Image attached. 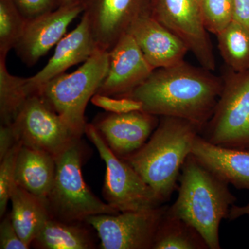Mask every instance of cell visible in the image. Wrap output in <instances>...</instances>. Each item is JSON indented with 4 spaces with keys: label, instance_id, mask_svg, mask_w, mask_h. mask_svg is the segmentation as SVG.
<instances>
[{
    "label": "cell",
    "instance_id": "obj_17",
    "mask_svg": "<svg viewBox=\"0 0 249 249\" xmlns=\"http://www.w3.org/2000/svg\"><path fill=\"white\" fill-rule=\"evenodd\" d=\"M191 155L223 181L249 191V150L219 146L199 134L193 142Z\"/></svg>",
    "mask_w": 249,
    "mask_h": 249
},
{
    "label": "cell",
    "instance_id": "obj_19",
    "mask_svg": "<svg viewBox=\"0 0 249 249\" xmlns=\"http://www.w3.org/2000/svg\"><path fill=\"white\" fill-rule=\"evenodd\" d=\"M11 217L14 227L23 242L29 247L50 219L46 201L24 188L15 187L11 196Z\"/></svg>",
    "mask_w": 249,
    "mask_h": 249
},
{
    "label": "cell",
    "instance_id": "obj_22",
    "mask_svg": "<svg viewBox=\"0 0 249 249\" xmlns=\"http://www.w3.org/2000/svg\"><path fill=\"white\" fill-rule=\"evenodd\" d=\"M218 48L228 68L236 72L249 70V29L233 20L217 36Z\"/></svg>",
    "mask_w": 249,
    "mask_h": 249
},
{
    "label": "cell",
    "instance_id": "obj_12",
    "mask_svg": "<svg viewBox=\"0 0 249 249\" xmlns=\"http://www.w3.org/2000/svg\"><path fill=\"white\" fill-rule=\"evenodd\" d=\"M82 13L83 8L78 1L27 20L14 48L18 57L27 66H34L57 45L66 34L69 26Z\"/></svg>",
    "mask_w": 249,
    "mask_h": 249
},
{
    "label": "cell",
    "instance_id": "obj_30",
    "mask_svg": "<svg viewBox=\"0 0 249 249\" xmlns=\"http://www.w3.org/2000/svg\"><path fill=\"white\" fill-rule=\"evenodd\" d=\"M18 142L11 124H1L0 126V160Z\"/></svg>",
    "mask_w": 249,
    "mask_h": 249
},
{
    "label": "cell",
    "instance_id": "obj_29",
    "mask_svg": "<svg viewBox=\"0 0 249 249\" xmlns=\"http://www.w3.org/2000/svg\"><path fill=\"white\" fill-rule=\"evenodd\" d=\"M0 224V249H28L30 248L18 235L11 220V213L5 214Z\"/></svg>",
    "mask_w": 249,
    "mask_h": 249
},
{
    "label": "cell",
    "instance_id": "obj_11",
    "mask_svg": "<svg viewBox=\"0 0 249 249\" xmlns=\"http://www.w3.org/2000/svg\"><path fill=\"white\" fill-rule=\"evenodd\" d=\"M98 49L109 52L131 24L150 14V0H78Z\"/></svg>",
    "mask_w": 249,
    "mask_h": 249
},
{
    "label": "cell",
    "instance_id": "obj_20",
    "mask_svg": "<svg viewBox=\"0 0 249 249\" xmlns=\"http://www.w3.org/2000/svg\"><path fill=\"white\" fill-rule=\"evenodd\" d=\"M42 249H91V233L80 223H69L50 218L31 244Z\"/></svg>",
    "mask_w": 249,
    "mask_h": 249
},
{
    "label": "cell",
    "instance_id": "obj_8",
    "mask_svg": "<svg viewBox=\"0 0 249 249\" xmlns=\"http://www.w3.org/2000/svg\"><path fill=\"white\" fill-rule=\"evenodd\" d=\"M12 125L18 142L55 158L82 137L38 94L28 98Z\"/></svg>",
    "mask_w": 249,
    "mask_h": 249
},
{
    "label": "cell",
    "instance_id": "obj_27",
    "mask_svg": "<svg viewBox=\"0 0 249 249\" xmlns=\"http://www.w3.org/2000/svg\"><path fill=\"white\" fill-rule=\"evenodd\" d=\"M91 101L94 106L113 114L142 111V103L127 97H115L96 93L91 98Z\"/></svg>",
    "mask_w": 249,
    "mask_h": 249
},
{
    "label": "cell",
    "instance_id": "obj_18",
    "mask_svg": "<svg viewBox=\"0 0 249 249\" xmlns=\"http://www.w3.org/2000/svg\"><path fill=\"white\" fill-rule=\"evenodd\" d=\"M55 170V157L22 144L16 163L17 186L46 201L53 186Z\"/></svg>",
    "mask_w": 249,
    "mask_h": 249
},
{
    "label": "cell",
    "instance_id": "obj_31",
    "mask_svg": "<svg viewBox=\"0 0 249 249\" xmlns=\"http://www.w3.org/2000/svg\"><path fill=\"white\" fill-rule=\"evenodd\" d=\"M235 9L234 20L249 29V0H233Z\"/></svg>",
    "mask_w": 249,
    "mask_h": 249
},
{
    "label": "cell",
    "instance_id": "obj_28",
    "mask_svg": "<svg viewBox=\"0 0 249 249\" xmlns=\"http://www.w3.org/2000/svg\"><path fill=\"white\" fill-rule=\"evenodd\" d=\"M23 17L27 20L34 19L58 9L62 0H14Z\"/></svg>",
    "mask_w": 249,
    "mask_h": 249
},
{
    "label": "cell",
    "instance_id": "obj_21",
    "mask_svg": "<svg viewBox=\"0 0 249 249\" xmlns=\"http://www.w3.org/2000/svg\"><path fill=\"white\" fill-rule=\"evenodd\" d=\"M168 210V209H167ZM152 249H209L194 227L165 213L156 234Z\"/></svg>",
    "mask_w": 249,
    "mask_h": 249
},
{
    "label": "cell",
    "instance_id": "obj_5",
    "mask_svg": "<svg viewBox=\"0 0 249 249\" xmlns=\"http://www.w3.org/2000/svg\"><path fill=\"white\" fill-rule=\"evenodd\" d=\"M109 61V52L97 49L76 71L49 80L36 94L83 135L85 109L107 75Z\"/></svg>",
    "mask_w": 249,
    "mask_h": 249
},
{
    "label": "cell",
    "instance_id": "obj_32",
    "mask_svg": "<svg viewBox=\"0 0 249 249\" xmlns=\"http://www.w3.org/2000/svg\"><path fill=\"white\" fill-rule=\"evenodd\" d=\"M243 216H248L249 217V204L243 206L232 205L229 213V219L235 220Z\"/></svg>",
    "mask_w": 249,
    "mask_h": 249
},
{
    "label": "cell",
    "instance_id": "obj_7",
    "mask_svg": "<svg viewBox=\"0 0 249 249\" xmlns=\"http://www.w3.org/2000/svg\"><path fill=\"white\" fill-rule=\"evenodd\" d=\"M85 133L97 149L106 166L103 194L119 213L145 211L163 206V201L127 162L107 146L94 124H86Z\"/></svg>",
    "mask_w": 249,
    "mask_h": 249
},
{
    "label": "cell",
    "instance_id": "obj_6",
    "mask_svg": "<svg viewBox=\"0 0 249 249\" xmlns=\"http://www.w3.org/2000/svg\"><path fill=\"white\" fill-rule=\"evenodd\" d=\"M222 78V93L202 137L219 146L249 150V70L229 69Z\"/></svg>",
    "mask_w": 249,
    "mask_h": 249
},
{
    "label": "cell",
    "instance_id": "obj_13",
    "mask_svg": "<svg viewBox=\"0 0 249 249\" xmlns=\"http://www.w3.org/2000/svg\"><path fill=\"white\" fill-rule=\"evenodd\" d=\"M109 53L107 75L97 93L123 97L138 88L155 70L128 33L119 39Z\"/></svg>",
    "mask_w": 249,
    "mask_h": 249
},
{
    "label": "cell",
    "instance_id": "obj_26",
    "mask_svg": "<svg viewBox=\"0 0 249 249\" xmlns=\"http://www.w3.org/2000/svg\"><path fill=\"white\" fill-rule=\"evenodd\" d=\"M22 143L18 142L0 160V216L6 214L8 204L14 191L16 183V163Z\"/></svg>",
    "mask_w": 249,
    "mask_h": 249
},
{
    "label": "cell",
    "instance_id": "obj_14",
    "mask_svg": "<svg viewBox=\"0 0 249 249\" xmlns=\"http://www.w3.org/2000/svg\"><path fill=\"white\" fill-rule=\"evenodd\" d=\"M158 117L143 111L110 113L93 124L111 151L124 159L147 142L160 123Z\"/></svg>",
    "mask_w": 249,
    "mask_h": 249
},
{
    "label": "cell",
    "instance_id": "obj_23",
    "mask_svg": "<svg viewBox=\"0 0 249 249\" xmlns=\"http://www.w3.org/2000/svg\"><path fill=\"white\" fill-rule=\"evenodd\" d=\"M6 59L0 57V120L1 124H11L30 95L27 89V78L10 73Z\"/></svg>",
    "mask_w": 249,
    "mask_h": 249
},
{
    "label": "cell",
    "instance_id": "obj_3",
    "mask_svg": "<svg viewBox=\"0 0 249 249\" xmlns=\"http://www.w3.org/2000/svg\"><path fill=\"white\" fill-rule=\"evenodd\" d=\"M201 132V127L191 121L161 116L147 142L123 160L165 202L178 186L183 163Z\"/></svg>",
    "mask_w": 249,
    "mask_h": 249
},
{
    "label": "cell",
    "instance_id": "obj_2",
    "mask_svg": "<svg viewBox=\"0 0 249 249\" xmlns=\"http://www.w3.org/2000/svg\"><path fill=\"white\" fill-rule=\"evenodd\" d=\"M177 200L167 212L183 219L199 232L209 249H220L219 227L229 219L236 201L229 183L211 173L190 155L180 175Z\"/></svg>",
    "mask_w": 249,
    "mask_h": 249
},
{
    "label": "cell",
    "instance_id": "obj_33",
    "mask_svg": "<svg viewBox=\"0 0 249 249\" xmlns=\"http://www.w3.org/2000/svg\"><path fill=\"white\" fill-rule=\"evenodd\" d=\"M78 1V0H62V6L73 4Z\"/></svg>",
    "mask_w": 249,
    "mask_h": 249
},
{
    "label": "cell",
    "instance_id": "obj_24",
    "mask_svg": "<svg viewBox=\"0 0 249 249\" xmlns=\"http://www.w3.org/2000/svg\"><path fill=\"white\" fill-rule=\"evenodd\" d=\"M26 22L14 0H0V57L6 58L15 48Z\"/></svg>",
    "mask_w": 249,
    "mask_h": 249
},
{
    "label": "cell",
    "instance_id": "obj_1",
    "mask_svg": "<svg viewBox=\"0 0 249 249\" xmlns=\"http://www.w3.org/2000/svg\"><path fill=\"white\" fill-rule=\"evenodd\" d=\"M184 60L156 69L138 88L123 97L142 103V111L157 116L191 121L204 129L213 114L223 89L222 78Z\"/></svg>",
    "mask_w": 249,
    "mask_h": 249
},
{
    "label": "cell",
    "instance_id": "obj_16",
    "mask_svg": "<svg viewBox=\"0 0 249 249\" xmlns=\"http://www.w3.org/2000/svg\"><path fill=\"white\" fill-rule=\"evenodd\" d=\"M127 33L133 37L154 70L173 66L183 61L189 52L180 37L150 14L142 15L135 19Z\"/></svg>",
    "mask_w": 249,
    "mask_h": 249
},
{
    "label": "cell",
    "instance_id": "obj_4",
    "mask_svg": "<svg viewBox=\"0 0 249 249\" xmlns=\"http://www.w3.org/2000/svg\"><path fill=\"white\" fill-rule=\"evenodd\" d=\"M80 139L55 157L56 170L46 204L51 217L62 222L82 223L98 214L119 213L93 195L83 178Z\"/></svg>",
    "mask_w": 249,
    "mask_h": 249
},
{
    "label": "cell",
    "instance_id": "obj_10",
    "mask_svg": "<svg viewBox=\"0 0 249 249\" xmlns=\"http://www.w3.org/2000/svg\"><path fill=\"white\" fill-rule=\"evenodd\" d=\"M201 5L202 0H150V14L185 42L203 68L214 71L215 56Z\"/></svg>",
    "mask_w": 249,
    "mask_h": 249
},
{
    "label": "cell",
    "instance_id": "obj_15",
    "mask_svg": "<svg viewBox=\"0 0 249 249\" xmlns=\"http://www.w3.org/2000/svg\"><path fill=\"white\" fill-rule=\"evenodd\" d=\"M97 49L89 21L83 14L77 27L57 44L47 65L36 75L27 78L28 93L30 96L36 94L49 80L65 73L70 67L86 61Z\"/></svg>",
    "mask_w": 249,
    "mask_h": 249
},
{
    "label": "cell",
    "instance_id": "obj_25",
    "mask_svg": "<svg viewBox=\"0 0 249 249\" xmlns=\"http://www.w3.org/2000/svg\"><path fill=\"white\" fill-rule=\"evenodd\" d=\"M201 10L206 30L216 36L235 18L233 0H202Z\"/></svg>",
    "mask_w": 249,
    "mask_h": 249
},
{
    "label": "cell",
    "instance_id": "obj_9",
    "mask_svg": "<svg viewBox=\"0 0 249 249\" xmlns=\"http://www.w3.org/2000/svg\"><path fill=\"white\" fill-rule=\"evenodd\" d=\"M168 206L116 214H98L85 222L97 232L103 249H152Z\"/></svg>",
    "mask_w": 249,
    "mask_h": 249
}]
</instances>
